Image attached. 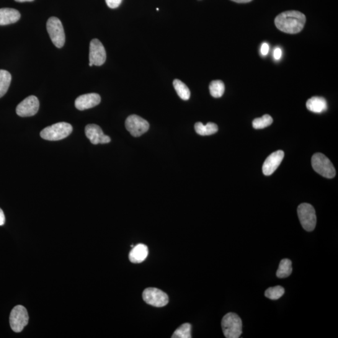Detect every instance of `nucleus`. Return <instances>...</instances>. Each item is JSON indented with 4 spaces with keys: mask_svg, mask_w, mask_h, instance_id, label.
Returning a JSON list of instances; mask_svg holds the SVG:
<instances>
[{
    "mask_svg": "<svg viewBox=\"0 0 338 338\" xmlns=\"http://www.w3.org/2000/svg\"><path fill=\"white\" fill-rule=\"evenodd\" d=\"M306 22L305 15L298 11L281 13L275 20L276 27L281 32L289 34H296L301 32Z\"/></svg>",
    "mask_w": 338,
    "mask_h": 338,
    "instance_id": "f257e3e1",
    "label": "nucleus"
},
{
    "mask_svg": "<svg viewBox=\"0 0 338 338\" xmlns=\"http://www.w3.org/2000/svg\"><path fill=\"white\" fill-rule=\"evenodd\" d=\"M72 130L73 127L70 123L58 122L43 129L40 136L46 141H60L71 135Z\"/></svg>",
    "mask_w": 338,
    "mask_h": 338,
    "instance_id": "f03ea898",
    "label": "nucleus"
},
{
    "mask_svg": "<svg viewBox=\"0 0 338 338\" xmlns=\"http://www.w3.org/2000/svg\"><path fill=\"white\" fill-rule=\"evenodd\" d=\"M222 328L227 338H238L242 332V322L241 317L237 314L229 313L222 319Z\"/></svg>",
    "mask_w": 338,
    "mask_h": 338,
    "instance_id": "7ed1b4c3",
    "label": "nucleus"
},
{
    "mask_svg": "<svg viewBox=\"0 0 338 338\" xmlns=\"http://www.w3.org/2000/svg\"><path fill=\"white\" fill-rule=\"evenodd\" d=\"M311 163L313 169L322 176L332 179L336 175V169L333 165L324 154H314L312 157Z\"/></svg>",
    "mask_w": 338,
    "mask_h": 338,
    "instance_id": "20e7f679",
    "label": "nucleus"
},
{
    "mask_svg": "<svg viewBox=\"0 0 338 338\" xmlns=\"http://www.w3.org/2000/svg\"><path fill=\"white\" fill-rule=\"evenodd\" d=\"M46 30L56 47L62 48L65 42V35L60 20L55 17H50L46 23Z\"/></svg>",
    "mask_w": 338,
    "mask_h": 338,
    "instance_id": "39448f33",
    "label": "nucleus"
},
{
    "mask_svg": "<svg viewBox=\"0 0 338 338\" xmlns=\"http://www.w3.org/2000/svg\"><path fill=\"white\" fill-rule=\"evenodd\" d=\"M298 215L304 230L311 232L315 229L316 215L313 206L308 203L301 204L298 208Z\"/></svg>",
    "mask_w": 338,
    "mask_h": 338,
    "instance_id": "423d86ee",
    "label": "nucleus"
},
{
    "mask_svg": "<svg viewBox=\"0 0 338 338\" xmlns=\"http://www.w3.org/2000/svg\"><path fill=\"white\" fill-rule=\"evenodd\" d=\"M28 314L24 306L18 305L12 309L10 316V324L11 328L15 332L23 331L28 323Z\"/></svg>",
    "mask_w": 338,
    "mask_h": 338,
    "instance_id": "0eeeda50",
    "label": "nucleus"
},
{
    "mask_svg": "<svg viewBox=\"0 0 338 338\" xmlns=\"http://www.w3.org/2000/svg\"><path fill=\"white\" fill-rule=\"evenodd\" d=\"M144 301L154 307H164L169 303V297L164 291L155 288H149L144 291Z\"/></svg>",
    "mask_w": 338,
    "mask_h": 338,
    "instance_id": "6e6552de",
    "label": "nucleus"
},
{
    "mask_svg": "<svg viewBox=\"0 0 338 338\" xmlns=\"http://www.w3.org/2000/svg\"><path fill=\"white\" fill-rule=\"evenodd\" d=\"M149 123L137 115H131L125 121V127L131 135L138 138L149 130Z\"/></svg>",
    "mask_w": 338,
    "mask_h": 338,
    "instance_id": "1a4fd4ad",
    "label": "nucleus"
},
{
    "mask_svg": "<svg viewBox=\"0 0 338 338\" xmlns=\"http://www.w3.org/2000/svg\"><path fill=\"white\" fill-rule=\"evenodd\" d=\"M106 58L104 45L99 40L93 39L90 43L89 66H101L105 62Z\"/></svg>",
    "mask_w": 338,
    "mask_h": 338,
    "instance_id": "9d476101",
    "label": "nucleus"
},
{
    "mask_svg": "<svg viewBox=\"0 0 338 338\" xmlns=\"http://www.w3.org/2000/svg\"><path fill=\"white\" fill-rule=\"evenodd\" d=\"M39 107L40 103L38 98L34 95H31L18 105L16 112L20 117H32L38 112Z\"/></svg>",
    "mask_w": 338,
    "mask_h": 338,
    "instance_id": "9b49d317",
    "label": "nucleus"
},
{
    "mask_svg": "<svg viewBox=\"0 0 338 338\" xmlns=\"http://www.w3.org/2000/svg\"><path fill=\"white\" fill-rule=\"evenodd\" d=\"M85 132L90 143L94 145L99 144H107L111 141L109 137L105 135L102 128L96 124L87 125L85 127Z\"/></svg>",
    "mask_w": 338,
    "mask_h": 338,
    "instance_id": "f8f14e48",
    "label": "nucleus"
},
{
    "mask_svg": "<svg viewBox=\"0 0 338 338\" xmlns=\"http://www.w3.org/2000/svg\"><path fill=\"white\" fill-rule=\"evenodd\" d=\"M285 157V152L283 151H278L273 152L267 157L262 166L263 174L265 175H271L274 173Z\"/></svg>",
    "mask_w": 338,
    "mask_h": 338,
    "instance_id": "ddd939ff",
    "label": "nucleus"
},
{
    "mask_svg": "<svg viewBox=\"0 0 338 338\" xmlns=\"http://www.w3.org/2000/svg\"><path fill=\"white\" fill-rule=\"evenodd\" d=\"M101 102V97L95 93L81 95L77 98L75 105L79 110L89 109L99 105Z\"/></svg>",
    "mask_w": 338,
    "mask_h": 338,
    "instance_id": "4468645a",
    "label": "nucleus"
},
{
    "mask_svg": "<svg viewBox=\"0 0 338 338\" xmlns=\"http://www.w3.org/2000/svg\"><path fill=\"white\" fill-rule=\"evenodd\" d=\"M149 249L145 244H139L133 246L129 253L128 258L131 262L139 264L144 261L148 257Z\"/></svg>",
    "mask_w": 338,
    "mask_h": 338,
    "instance_id": "2eb2a0df",
    "label": "nucleus"
},
{
    "mask_svg": "<svg viewBox=\"0 0 338 338\" xmlns=\"http://www.w3.org/2000/svg\"><path fill=\"white\" fill-rule=\"evenodd\" d=\"M21 17L20 12L18 10L9 8H4L0 9V25L4 26L19 21Z\"/></svg>",
    "mask_w": 338,
    "mask_h": 338,
    "instance_id": "dca6fc26",
    "label": "nucleus"
},
{
    "mask_svg": "<svg viewBox=\"0 0 338 338\" xmlns=\"http://www.w3.org/2000/svg\"><path fill=\"white\" fill-rule=\"evenodd\" d=\"M306 107L312 112L320 113L327 110V104L323 97H313L307 101Z\"/></svg>",
    "mask_w": 338,
    "mask_h": 338,
    "instance_id": "f3484780",
    "label": "nucleus"
},
{
    "mask_svg": "<svg viewBox=\"0 0 338 338\" xmlns=\"http://www.w3.org/2000/svg\"><path fill=\"white\" fill-rule=\"evenodd\" d=\"M195 130L198 135L206 136H211L218 132V127L216 123L209 122L207 125H205L202 123L197 122L195 123Z\"/></svg>",
    "mask_w": 338,
    "mask_h": 338,
    "instance_id": "a211bd4d",
    "label": "nucleus"
},
{
    "mask_svg": "<svg viewBox=\"0 0 338 338\" xmlns=\"http://www.w3.org/2000/svg\"><path fill=\"white\" fill-rule=\"evenodd\" d=\"M11 82V74L5 70H0V98L6 94Z\"/></svg>",
    "mask_w": 338,
    "mask_h": 338,
    "instance_id": "6ab92c4d",
    "label": "nucleus"
},
{
    "mask_svg": "<svg viewBox=\"0 0 338 338\" xmlns=\"http://www.w3.org/2000/svg\"><path fill=\"white\" fill-rule=\"evenodd\" d=\"M292 272V262H291V260L288 259H284L281 260L276 275L279 278H286L289 277Z\"/></svg>",
    "mask_w": 338,
    "mask_h": 338,
    "instance_id": "aec40b11",
    "label": "nucleus"
},
{
    "mask_svg": "<svg viewBox=\"0 0 338 338\" xmlns=\"http://www.w3.org/2000/svg\"><path fill=\"white\" fill-rule=\"evenodd\" d=\"M173 85L180 99L184 100H188L190 99V92L186 85L183 83L180 80L175 79L173 82Z\"/></svg>",
    "mask_w": 338,
    "mask_h": 338,
    "instance_id": "412c9836",
    "label": "nucleus"
},
{
    "mask_svg": "<svg viewBox=\"0 0 338 338\" xmlns=\"http://www.w3.org/2000/svg\"><path fill=\"white\" fill-rule=\"evenodd\" d=\"M211 95L214 98H220L225 91V85L221 81H214L210 85Z\"/></svg>",
    "mask_w": 338,
    "mask_h": 338,
    "instance_id": "4be33fe9",
    "label": "nucleus"
},
{
    "mask_svg": "<svg viewBox=\"0 0 338 338\" xmlns=\"http://www.w3.org/2000/svg\"><path fill=\"white\" fill-rule=\"evenodd\" d=\"M285 288L281 286H275L268 288L265 291V296L266 298L272 299V300H278L282 297L285 294Z\"/></svg>",
    "mask_w": 338,
    "mask_h": 338,
    "instance_id": "5701e85b",
    "label": "nucleus"
},
{
    "mask_svg": "<svg viewBox=\"0 0 338 338\" xmlns=\"http://www.w3.org/2000/svg\"><path fill=\"white\" fill-rule=\"evenodd\" d=\"M192 326L189 323H184L175 330L172 334V338H190Z\"/></svg>",
    "mask_w": 338,
    "mask_h": 338,
    "instance_id": "b1692460",
    "label": "nucleus"
},
{
    "mask_svg": "<svg viewBox=\"0 0 338 338\" xmlns=\"http://www.w3.org/2000/svg\"><path fill=\"white\" fill-rule=\"evenodd\" d=\"M273 119L269 115L265 114L262 117L255 118L252 122V126L255 129H262L272 124Z\"/></svg>",
    "mask_w": 338,
    "mask_h": 338,
    "instance_id": "393cba45",
    "label": "nucleus"
},
{
    "mask_svg": "<svg viewBox=\"0 0 338 338\" xmlns=\"http://www.w3.org/2000/svg\"><path fill=\"white\" fill-rule=\"evenodd\" d=\"M123 0H105L106 4L110 9H117L122 4Z\"/></svg>",
    "mask_w": 338,
    "mask_h": 338,
    "instance_id": "a878e982",
    "label": "nucleus"
},
{
    "mask_svg": "<svg viewBox=\"0 0 338 338\" xmlns=\"http://www.w3.org/2000/svg\"><path fill=\"white\" fill-rule=\"evenodd\" d=\"M269 46L267 43H264L261 46V48H260V52L262 55L265 56L267 55L268 52H269Z\"/></svg>",
    "mask_w": 338,
    "mask_h": 338,
    "instance_id": "bb28decb",
    "label": "nucleus"
},
{
    "mask_svg": "<svg viewBox=\"0 0 338 338\" xmlns=\"http://www.w3.org/2000/svg\"><path fill=\"white\" fill-rule=\"evenodd\" d=\"M282 56V50L280 48H276L274 51V57L276 60H280Z\"/></svg>",
    "mask_w": 338,
    "mask_h": 338,
    "instance_id": "cd10ccee",
    "label": "nucleus"
},
{
    "mask_svg": "<svg viewBox=\"0 0 338 338\" xmlns=\"http://www.w3.org/2000/svg\"><path fill=\"white\" fill-rule=\"evenodd\" d=\"M5 223V216L4 211L0 208V226L4 225Z\"/></svg>",
    "mask_w": 338,
    "mask_h": 338,
    "instance_id": "c85d7f7f",
    "label": "nucleus"
},
{
    "mask_svg": "<svg viewBox=\"0 0 338 338\" xmlns=\"http://www.w3.org/2000/svg\"><path fill=\"white\" fill-rule=\"evenodd\" d=\"M231 1L238 3V4H247V3L252 2V0H231Z\"/></svg>",
    "mask_w": 338,
    "mask_h": 338,
    "instance_id": "c756f323",
    "label": "nucleus"
},
{
    "mask_svg": "<svg viewBox=\"0 0 338 338\" xmlns=\"http://www.w3.org/2000/svg\"><path fill=\"white\" fill-rule=\"evenodd\" d=\"M15 1L17 2L22 3V2H31L34 1V0H15Z\"/></svg>",
    "mask_w": 338,
    "mask_h": 338,
    "instance_id": "7c9ffc66",
    "label": "nucleus"
}]
</instances>
